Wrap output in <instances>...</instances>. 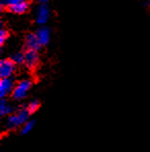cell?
<instances>
[{
    "mask_svg": "<svg viewBox=\"0 0 150 152\" xmlns=\"http://www.w3.org/2000/svg\"><path fill=\"white\" fill-rule=\"evenodd\" d=\"M50 10L46 5L42 4L37 7L36 15H35V20H36V23L39 25H44V24L48 23V21L50 20Z\"/></svg>",
    "mask_w": 150,
    "mask_h": 152,
    "instance_id": "5b68a950",
    "label": "cell"
},
{
    "mask_svg": "<svg viewBox=\"0 0 150 152\" xmlns=\"http://www.w3.org/2000/svg\"><path fill=\"white\" fill-rule=\"evenodd\" d=\"M39 62V56L36 50H27L25 53V66L28 69H34Z\"/></svg>",
    "mask_w": 150,
    "mask_h": 152,
    "instance_id": "8992f818",
    "label": "cell"
},
{
    "mask_svg": "<svg viewBox=\"0 0 150 152\" xmlns=\"http://www.w3.org/2000/svg\"><path fill=\"white\" fill-rule=\"evenodd\" d=\"M31 86H32V80L31 79H23L15 86L12 91V99L20 101L26 98V96L28 95V91H30Z\"/></svg>",
    "mask_w": 150,
    "mask_h": 152,
    "instance_id": "7a4b0ae2",
    "label": "cell"
},
{
    "mask_svg": "<svg viewBox=\"0 0 150 152\" xmlns=\"http://www.w3.org/2000/svg\"><path fill=\"white\" fill-rule=\"evenodd\" d=\"M25 45H26L27 50H39V48L41 46L37 39L36 34L27 35L26 39H25Z\"/></svg>",
    "mask_w": 150,
    "mask_h": 152,
    "instance_id": "9c48e42d",
    "label": "cell"
},
{
    "mask_svg": "<svg viewBox=\"0 0 150 152\" xmlns=\"http://www.w3.org/2000/svg\"><path fill=\"white\" fill-rule=\"evenodd\" d=\"M34 124H35L34 120H28V121L21 127V133L23 134V135H26V134L30 133L33 129V127H34Z\"/></svg>",
    "mask_w": 150,
    "mask_h": 152,
    "instance_id": "7c38bea8",
    "label": "cell"
},
{
    "mask_svg": "<svg viewBox=\"0 0 150 152\" xmlns=\"http://www.w3.org/2000/svg\"><path fill=\"white\" fill-rule=\"evenodd\" d=\"M10 59H12L17 65L24 64V62H25V53H21V51H18V53H13Z\"/></svg>",
    "mask_w": 150,
    "mask_h": 152,
    "instance_id": "8fae6325",
    "label": "cell"
},
{
    "mask_svg": "<svg viewBox=\"0 0 150 152\" xmlns=\"http://www.w3.org/2000/svg\"><path fill=\"white\" fill-rule=\"evenodd\" d=\"M38 108H39V103H38L37 101L30 102L28 104V106H27V110L29 111V113H30V114L35 113L38 110Z\"/></svg>",
    "mask_w": 150,
    "mask_h": 152,
    "instance_id": "4fadbf2b",
    "label": "cell"
},
{
    "mask_svg": "<svg viewBox=\"0 0 150 152\" xmlns=\"http://www.w3.org/2000/svg\"><path fill=\"white\" fill-rule=\"evenodd\" d=\"M40 2H42V3H44V2H48V0H39Z\"/></svg>",
    "mask_w": 150,
    "mask_h": 152,
    "instance_id": "2e32d148",
    "label": "cell"
},
{
    "mask_svg": "<svg viewBox=\"0 0 150 152\" xmlns=\"http://www.w3.org/2000/svg\"><path fill=\"white\" fill-rule=\"evenodd\" d=\"M8 38V32L7 30L2 28L1 26V29H0V45L3 46V44L5 43V41L7 40Z\"/></svg>",
    "mask_w": 150,
    "mask_h": 152,
    "instance_id": "5bb4252c",
    "label": "cell"
},
{
    "mask_svg": "<svg viewBox=\"0 0 150 152\" xmlns=\"http://www.w3.org/2000/svg\"><path fill=\"white\" fill-rule=\"evenodd\" d=\"M15 81L12 77H4L0 79V98H6L12 94L15 88Z\"/></svg>",
    "mask_w": 150,
    "mask_h": 152,
    "instance_id": "277c9868",
    "label": "cell"
},
{
    "mask_svg": "<svg viewBox=\"0 0 150 152\" xmlns=\"http://www.w3.org/2000/svg\"><path fill=\"white\" fill-rule=\"evenodd\" d=\"M29 115H30V113L27 110V108L21 109V110L17 111V112L12 113V115L8 116L7 120H6V126L10 129L22 127L28 121Z\"/></svg>",
    "mask_w": 150,
    "mask_h": 152,
    "instance_id": "6da1fadb",
    "label": "cell"
},
{
    "mask_svg": "<svg viewBox=\"0 0 150 152\" xmlns=\"http://www.w3.org/2000/svg\"><path fill=\"white\" fill-rule=\"evenodd\" d=\"M15 64L12 59H3L0 61V77H12L15 71Z\"/></svg>",
    "mask_w": 150,
    "mask_h": 152,
    "instance_id": "3957f363",
    "label": "cell"
},
{
    "mask_svg": "<svg viewBox=\"0 0 150 152\" xmlns=\"http://www.w3.org/2000/svg\"><path fill=\"white\" fill-rule=\"evenodd\" d=\"M12 113V106L4 98H1V102H0V115L5 116V115H10Z\"/></svg>",
    "mask_w": 150,
    "mask_h": 152,
    "instance_id": "30bf717a",
    "label": "cell"
},
{
    "mask_svg": "<svg viewBox=\"0 0 150 152\" xmlns=\"http://www.w3.org/2000/svg\"><path fill=\"white\" fill-rule=\"evenodd\" d=\"M20 0H5V2H6V6H10V5H12V4H15V3H17V2H19Z\"/></svg>",
    "mask_w": 150,
    "mask_h": 152,
    "instance_id": "9a60e30c",
    "label": "cell"
},
{
    "mask_svg": "<svg viewBox=\"0 0 150 152\" xmlns=\"http://www.w3.org/2000/svg\"><path fill=\"white\" fill-rule=\"evenodd\" d=\"M8 10L15 15H23L29 10V2L28 0H20L19 2L8 6Z\"/></svg>",
    "mask_w": 150,
    "mask_h": 152,
    "instance_id": "52a82bcc",
    "label": "cell"
},
{
    "mask_svg": "<svg viewBox=\"0 0 150 152\" xmlns=\"http://www.w3.org/2000/svg\"><path fill=\"white\" fill-rule=\"evenodd\" d=\"M36 36H37V39L39 41L40 45L43 46V45H46V44L50 42V31L48 28L46 27H41L39 28L38 30L36 31Z\"/></svg>",
    "mask_w": 150,
    "mask_h": 152,
    "instance_id": "ba28073f",
    "label": "cell"
}]
</instances>
